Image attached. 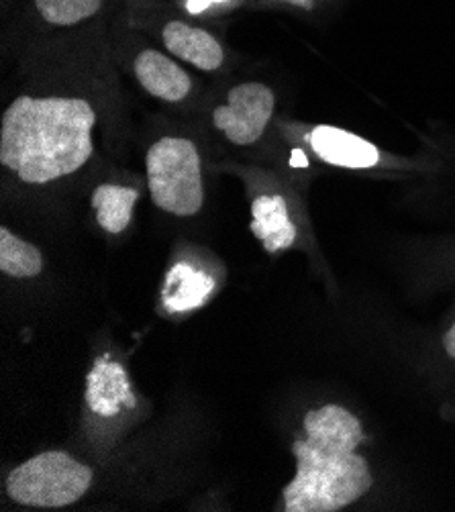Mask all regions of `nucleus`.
I'll return each instance as SVG.
<instances>
[{
    "instance_id": "obj_1",
    "label": "nucleus",
    "mask_w": 455,
    "mask_h": 512,
    "mask_svg": "<svg viewBox=\"0 0 455 512\" xmlns=\"http://www.w3.org/2000/svg\"><path fill=\"white\" fill-rule=\"evenodd\" d=\"M96 121L82 96L21 94L0 121V164L29 186L64 180L94 156Z\"/></svg>"
},
{
    "instance_id": "obj_2",
    "label": "nucleus",
    "mask_w": 455,
    "mask_h": 512,
    "mask_svg": "<svg viewBox=\"0 0 455 512\" xmlns=\"http://www.w3.org/2000/svg\"><path fill=\"white\" fill-rule=\"evenodd\" d=\"M305 441H296V476L284 488L286 512H335L360 500L374 484L356 453L366 435L356 415L327 404L305 417Z\"/></svg>"
},
{
    "instance_id": "obj_3",
    "label": "nucleus",
    "mask_w": 455,
    "mask_h": 512,
    "mask_svg": "<svg viewBox=\"0 0 455 512\" xmlns=\"http://www.w3.org/2000/svg\"><path fill=\"white\" fill-rule=\"evenodd\" d=\"M151 202L168 215L194 217L205 204V178L196 143L180 135H164L145 156Z\"/></svg>"
},
{
    "instance_id": "obj_4",
    "label": "nucleus",
    "mask_w": 455,
    "mask_h": 512,
    "mask_svg": "<svg viewBox=\"0 0 455 512\" xmlns=\"http://www.w3.org/2000/svg\"><path fill=\"white\" fill-rule=\"evenodd\" d=\"M88 466L64 451H43L17 466L7 478V494L23 506L62 508L78 502L92 486Z\"/></svg>"
},
{
    "instance_id": "obj_5",
    "label": "nucleus",
    "mask_w": 455,
    "mask_h": 512,
    "mask_svg": "<svg viewBox=\"0 0 455 512\" xmlns=\"http://www.w3.org/2000/svg\"><path fill=\"white\" fill-rule=\"evenodd\" d=\"M276 109V94L264 82L233 86L213 111V127L233 145L249 147L262 139Z\"/></svg>"
},
{
    "instance_id": "obj_6",
    "label": "nucleus",
    "mask_w": 455,
    "mask_h": 512,
    "mask_svg": "<svg viewBox=\"0 0 455 512\" xmlns=\"http://www.w3.org/2000/svg\"><path fill=\"white\" fill-rule=\"evenodd\" d=\"M160 37L170 56L200 72H217L225 64L223 43L205 27L172 19L162 27Z\"/></svg>"
},
{
    "instance_id": "obj_7",
    "label": "nucleus",
    "mask_w": 455,
    "mask_h": 512,
    "mask_svg": "<svg viewBox=\"0 0 455 512\" xmlns=\"http://www.w3.org/2000/svg\"><path fill=\"white\" fill-rule=\"evenodd\" d=\"M133 72L139 86L158 100L182 102L192 92V76L174 56L164 54L160 49H141L135 56Z\"/></svg>"
},
{
    "instance_id": "obj_8",
    "label": "nucleus",
    "mask_w": 455,
    "mask_h": 512,
    "mask_svg": "<svg viewBox=\"0 0 455 512\" xmlns=\"http://www.w3.org/2000/svg\"><path fill=\"white\" fill-rule=\"evenodd\" d=\"M309 143L317 153V158L339 168L364 170L374 168L380 160V151L376 145L356 133L331 125L315 127L309 135Z\"/></svg>"
},
{
    "instance_id": "obj_9",
    "label": "nucleus",
    "mask_w": 455,
    "mask_h": 512,
    "mask_svg": "<svg viewBox=\"0 0 455 512\" xmlns=\"http://www.w3.org/2000/svg\"><path fill=\"white\" fill-rule=\"evenodd\" d=\"M86 402L90 411L100 417H115L123 408L135 406V396L129 386V376L117 362L98 360L88 374Z\"/></svg>"
},
{
    "instance_id": "obj_10",
    "label": "nucleus",
    "mask_w": 455,
    "mask_h": 512,
    "mask_svg": "<svg viewBox=\"0 0 455 512\" xmlns=\"http://www.w3.org/2000/svg\"><path fill=\"white\" fill-rule=\"evenodd\" d=\"M251 233L268 253H278L296 241V225L290 219L288 202L280 194H260L251 200Z\"/></svg>"
},
{
    "instance_id": "obj_11",
    "label": "nucleus",
    "mask_w": 455,
    "mask_h": 512,
    "mask_svg": "<svg viewBox=\"0 0 455 512\" xmlns=\"http://www.w3.org/2000/svg\"><path fill=\"white\" fill-rule=\"evenodd\" d=\"M213 278L188 264H176L164 282L162 302L170 313L194 311L205 304L213 292Z\"/></svg>"
},
{
    "instance_id": "obj_12",
    "label": "nucleus",
    "mask_w": 455,
    "mask_h": 512,
    "mask_svg": "<svg viewBox=\"0 0 455 512\" xmlns=\"http://www.w3.org/2000/svg\"><path fill=\"white\" fill-rule=\"evenodd\" d=\"M137 200L139 192L135 188L113 182L96 186L90 196L96 223L111 235H119L129 227Z\"/></svg>"
},
{
    "instance_id": "obj_13",
    "label": "nucleus",
    "mask_w": 455,
    "mask_h": 512,
    "mask_svg": "<svg viewBox=\"0 0 455 512\" xmlns=\"http://www.w3.org/2000/svg\"><path fill=\"white\" fill-rule=\"evenodd\" d=\"M0 272L19 280L35 278L43 272V255L33 243L23 241L11 229L3 227L0 229Z\"/></svg>"
},
{
    "instance_id": "obj_14",
    "label": "nucleus",
    "mask_w": 455,
    "mask_h": 512,
    "mask_svg": "<svg viewBox=\"0 0 455 512\" xmlns=\"http://www.w3.org/2000/svg\"><path fill=\"white\" fill-rule=\"evenodd\" d=\"M39 19L52 27H76L94 19L105 7V0H33Z\"/></svg>"
},
{
    "instance_id": "obj_15",
    "label": "nucleus",
    "mask_w": 455,
    "mask_h": 512,
    "mask_svg": "<svg viewBox=\"0 0 455 512\" xmlns=\"http://www.w3.org/2000/svg\"><path fill=\"white\" fill-rule=\"evenodd\" d=\"M443 347L447 351V355L451 357V360H455V323L451 325V329L445 333L443 337Z\"/></svg>"
},
{
    "instance_id": "obj_16",
    "label": "nucleus",
    "mask_w": 455,
    "mask_h": 512,
    "mask_svg": "<svg viewBox=\"0 0 455 512\" xmlns=\"http://www.w3.org/2000/svg\"><path fill=\"white\" fill-rule=\"evenodd\" d=\"M280 3H286L290 7H296V9H313L315 7V0H280Z\"/></svg>"
}]
</instances>
